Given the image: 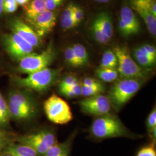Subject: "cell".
I'll return each instance as SVG.
<instances>
[{
    "instance_id": "obj_1",
    "label": "cell",
    "mask_w": 156,
    "mask_h": 156,
    "mask_svg": "<svg viewBox=\"0 0 156 156\" xmlns=\"http://www.w3.org/2000/svg\"><path fill=\"white\" fill-rule=\"evenodd\" d=\"M11 118L16 120H27L37 112V104L33 95L27 90H11L7 97Z\"/></svg>"
},
{
    "instance_id": "obj_2",
    "label": "cell",
    "mask_w": 156,
    "mask_h": 156,
    "mask_svg": "<svg viewBox=\"0 0 156 156\" xmlns=\"http://www.w3.org/2000/svg\"><path fill=\"white\" fill-rule=\"evenodd\" d=\"M91 132L100 139L123 137L129 135L122 122L116 116L107 114L99 116L92 123Z\"/></svg>"
},
{
    "instance_id": "obj_3",
    "label": "cell",
    "mask_w": 156,
    "mask_h": 156,
    "mask_svg": "<svg viewBox=\"0 0 156 156\" xmlns=\"http://www.w3.org/2000/svg\"><path fill=\"white\" fill-rule=\"evenodd\" d=\"M59 73V69L47 68L28 74L26 77H15L13 80L21 88L42 92L48 89L54 83Z\"/></svg>"
},
{
    "instance_id": "obj_4",
    "label": "cell",
    "mask_w": 156,
    "mask_h": 156,
    "mask_svg": "<svg viewBox=\"0 0 156 156\" xmlns=\"http://www.w3.org/2000/svg\"><path fill=\"white\" fill-rule=\"evenodd\" d=\"M144 83L143 80L122 78L112 86L109 99L116 109H119L131 100L140 90Z\"/></svg>"
},
{
    "instance_id": "obj_5",
    "label": "cell",
    "mask_w": 156,
    "mask_h": 156,
    "mask_svg": "<svg viewBox=\"0 0 156 156\" xmlns=\"http://www.w3.org/2000/svg\"><path fill=\"white\" fill-rule=\"evenodd\" d=\"M113 50L117 57V70L122 78L141 80L145 79L146 73L131 56L126 46L117 45Z\"/></svg>"
},
{
    "instance_id": "obj_6",
    "label": "cell",
    "mask_w": 156,
    "mask_h": 156,
    "mask_svg": "<svg viewBox=\"0 0 156 156\" xmlns=\"http://www.w3.org/2000/svg\"><path fill=\"white\" fill-rule=\"evenodd\" d=\"M56 51L50 45L39 54L31 53L19 60L18 71L30 74L48 68L56 58Z\"/></svg>"
},
{
    "instance_id": "obj_7",
    "label": "cell",
    "mask_w": 156,
    "mask_h": 156,
    "mask_svg": "<svg viewBox=\"0 0 156 156\" xmlns=\"http://www.w3.org/2000/svg\"><path fill=\"white\" fill-rule=\"evenodd\" d=\"M44 108L46 116L52 123L65 124L73 120L70 106L57 95H51L45 101Z\"/></svg>"
},
{
    "instance_id": "obj_8",
    "label": "cell",
    "mask_w": 156,
    "mask_h": 156,
    "mask_svg": "<svg viewBox=\"0 0 156 156\" xmlns=\"http://www.w3.org/2000/svg\"><path fill=\"white\" fill-rule=\"evenodd\" d=\"M17 140L20 144L32 148L38 155L44 156L45 153L56 144V138L51 131L42 130L33 134L22 136Z\"/></svg>"
},
{
    "instance_id": "obj_9",
    "label": "cell",
    "mask_w": 156,
    "mask_h": 156,
    "mask_svg": "<svg viewBox=\"0 0 156 156\" xmlns=\"http://www.w3.org/2000/svg\"><path fill=\"white\" fill-rule=\"evenodd\" d=\"M3 43L6 51L14 60L19 61L33 53V47L13 33L5 35Z\"/></svg>"
},
{
    "instance_id": "obj_10",
    "label": "cell",
    "mask_w": 156,
    "mask_h": 156,
    "mask_svg": "<svg viewBox=\"0 0 156 156\" xmlns=\"http://www.w3.org/2000/svg\"><path fill=\"white\" fill-rule=\"evenodd\" d=\"M80 106L84 112L98 116L109 114L111 109L109 98L101 94L86 97L80 102Z\"/></svg>"
},
{
    "instance_id": "obj_11",
    "label": "cell",
    "mask_w": 156,
    "mask_h": 156,
    "mask_svg": "<svg viewBox=\"0 0 156 156\" xmlns=\"http://www.w3.org/2000/svg\"><path fill=\"white\" fill-rule=\"evenodd\" d=\"M119 30L124 37L136 34L140 30V20L128 6H124L120 10Z\"/></svg>"
},
{
    "instance_id": "obj_12",
    "label": "cell",
    "mask_w": 156,
    "mask_h": 156,
    "mask_svg": "<svg viewBox=\"0 0 156 156\" xmlns=\"http://www.w3.org/2000/svg\"><path fill=\"white\" fill-rule=\"evenodd\" d=\"M56 13L46 10L28 22L32 24L34 30L41 38L53 30L56 25Z\"/></svg>"
},
{
    "instance_id": "obj_13",
    "label": "cell",
    "mask_w": 156,
    "mask_h": 156,
    "mask_svg": "<svg viewBox=\"0 0 156 156\" xmlns=\"http://www.w3.org/2000/svg\"><path fill=\"white\" fill-rule=\"evenodd\" d=\"M10 27L13 33L16 34L34 48H37L41 44L40 37L33 28L19 19H15L10 23Z\"/></svg>"
},
{
    "instance_id": "obj_14",
    "label": "cell",
    "mask_w": 156,
    "mask_h": 156,
    "mask_svg": "<svg viewBox=\"0 0 156 156\" xmlns=\"http://www.w3.org/2000/svg\"><path fill=\"white\" fill-rule=\"evenodd\" d=\"M131 9L134 10L145 23L147 28L151 35H156V17L151 13L145 6L143 5L136 0H129Z\"/></svg>"
},
{
    "instance_id": "obj_15",
    "label": "cell",
    "mask_w": 156,
    "mask_h": 156,
    "mask_svg": "<svg viewBox=\"0 0 156 156\" xmlns=\"http://www.w3.org/2000/svg\"><path fill=\"white\" fill-rule=\"evenodd\" d=\"M95 19L98 23L103 33L108 39L111 40L113 35V27L110 15L108 12H102L98 13Z\"/></svg>"
},
{
    "instance_id": "obj_16",
    "label": "cell",
    "mask_w": 156,
    "mask_h": 156,
    "mask_svg": "<svg viewBox=\"0 0 156 156\" xmlns=\"http://www.w3.org/2000/svg\"><path fill=\"white\" fill-rule=\"evenodd\" d=\"M45 0H33L25 7V14L28 21L46 11Z\"/></svg>"
},
{
    "instance_id": "obj_17",
    "label": "cell",
    "mask_w": 156,
    "mask_h": 156,
    "mask_svg": "<svg viewBox=\"0 0 156 156\" xmlns=\"http://www.w3.org/2000/svg\"><path fill=\"white\" fill-rule=\"evenodd\" d=\"M136 63L141 67L148 68L153 66L156 63V59L153 58L143 48L142 46L134 49L133 53Z\"/></svg>"
},
{
    "instance_id": "obj_18",
    "label": "cell",
    "mask_w": 156,
    "mask_h": 156,
    "mask_svg": "<svg viewBox=\"0 0 156 156\" xmlns=\"http://www.w3.org/2000/svg\"><path fill=\"white\" fill-rule=\"evenodd\" d=\"M5 152L13 156H38L32 148L23 144L9 145L6 147Z\"/></svg>"
},
{
    "instance_id": "obj_19",
    "label": "cell",
    "mask_w": 156,
    "mask_h": 156,
    "mask_svg": "<svg viewBox=\"0 0 156 156\" xmlns=\"http://www.w3.org/2000/svg\"><path fill=\"white\" fill-rule=\"evenodd\" d=\"M71 144L69 141L64 143H56L45 153L44 156H69Z\"/></svg>"
},
{
    "instance_id": "obj_20",
    "label": "cell",
    "mask_w": 156,
    "mask_h": 156,
    "mask_svg": "<svg viewBox=\"0 0 156 156\" xmlns=\"http://www.w3.org/2000/svg\"><path fill=\"white\" fill-rule=\"evenodd\" d=\"M73 4H69L62 13L60 23L62 28L64 30H70L76 27L73 18Z\"/></svg>"
},
{
    "instance_id": "obj_21",
    "label": "cell",
    "mask_w": 156,
    "mask_h": 156,
    "mask_svg": "<svg viewBox=\"0 0 156 156\" xmlns=\"http://www.w3.org/2000/svg\"><path fill=\"white\" fill-rule=\"evenodd\" d=\"M96 75L100 80L105 82H112L116 80L119 76L117 69L102 68L99 67L96 71Z\"/></svg>"
},
{
    "instance_id": "obj_22",
    "label": "cell",
    "mask_w": 156,
    "mask_h": 156,
    "mask_svg": "<svg viewBox=\"0 0 156 156\" xmlns=\"http://www.w3.org/2000/svg\"><path fill=\"white\" fill-rule=\"evenodd\" d=\"M100 67L102 68L117 69V57L113 50L108 49L104 53Z\"/></svg>"
},
{
    "instance_id": "obj_23",
    "label": "cell",
    "mask_w": 156,
    "mask_h": 156,
    "mask_svg": "<svg viewBox=\"0 0 156 156\" xmlns=\"http://www.w3.org/2000/svg\"><path fill=\"white\" fill-rule=\"evenodd\" d=\"M72 47L77 58L79 66L81 67L86 65L89 60V56L86 48L80 44H73Z\"/></svg>"
},
{
    "instance_id": "obj_24",
    "label": "cell",
    "mask_w": 156,
    "mask_h": 156,
    "mask_svg": "<svg viewBox=\"0 0 156 156\" xmlns=\"http://www.w3.org/2000/svg\"><path fill=\"white\" fill-rule=\"evenodd\" d=\"M11 119L7 101L0 91V126L8 124Z\"/></svg>"
},
{
    "instance_id": "obj_25",
    "label": "cell",
    "mask_w": 156,
    "mask_h": 156,
    "mask_svg": "<svg viewBox=\"0 0 156 156\" xmlns=\"http://www.w3.org/2000/svg\"><path fill=\"white\" fill-rule=\"evenodd\" d=\"M91 31L95 40L98 43L102 45H105L107 44L110 41V40L103 33L98 23L95 18L91 25Z\"/></svg>"
},
{
    "instance_id": "obj_26",
    "label": "cell",
    "mask_w": 156,
    "mask_h": 156,
    "mask_svg": "<svg viewBox=\"0 0 156 156\" xmlns=\"http://www.w3.org/2000/svg\"><path fill=\"white\" fill-rule=\"evenodd\" d=\"M81 85V95L86 97L101 94L105 90L104 85L101 86H86L82 84Z\"/></svg>"
},
{
    "instance_id": "obj_27",
    "label": "cell",
    "mask_w": 156,
    "mask_h": 156,
    "mask_svg": "<svg viewBox=\"0 0 156 156\" xmlns=\"http://www.w3.org/2000/svg\"><path fill=\"white\" fill-rule=\"evenodd\" d=\"M64 58L68 65L73 67H79L77 58L72 46H69L64 51Z\"/></svg>"
},
{
    "instance_id": "obj_28",
    "label": "cell",
    "mask_w": 156,
    "mask_h": 156,
    "mask_svg": "<svg viewBox=\"0 0 156 156\" xmlns=\"http://www.w3.org/2000/svg\"><path fill=\"white\" fill-rule=\"evenodd\" d=\"M73 13L74 22L75 26H77L83 19V10L80 6L73 4Z\"/></svg>"
},
{
    "instance_id": "obj_29",
    "label": "cell",
    "mask_w": 156,
    "mask_h": 156,
    "mask_svg": "<svg viewBox=\"0 0 156 156\" xmlns=\"http://www.w3.org/2000/svg\"><path fill=\"white\" fill-rule=\"evenodd\" d=\"M77 79L73 76H67L64 78L59 84V90L69 89L73 85L78 83Z\"/></svg>"
},
{
    "instance_id": "obj_30",
    "label": "cell",
    "mask_w": 156,
    "mask_h": 156,
    "mask_svg": "<svg viewBox=\"0 0 156 156\" xmlns=\"http://www.w3.org/2000/svg\"><path fill=\"white\" fill-rule=\"evenodd\" d=\"M18 4L15 0H4L3 4V11L7 13H12L16 11Z\"/></svg>"
},
{
    "instance_id": "obj_31",
    "label": "cell",
    "mask_w": 156,
    "mask_h": 156,
    "mask_svg": "<svg viewBox=\"0 0 156 156\" xmlns=\"http://www.w3.org/2000/svg\"><path fill=\"white\" fill-rule=\"evenodd\" d=\"M145 6L151 12V13L156 17V0H136Z\"/></svg>"
},
{
    "instance_id": "obj_32",
    "label": "cell",
    "mask_w": 156,
    "mask_h": 156,
    "mask_svg": "<svg viewBox=\"0 0 156 156\" xmlns=\"http://www.w3.org/2000/svg\"><path fill=\"white\" fill-rule=\"evenodd\" d=\"M147 127L149 133L154 128H156V110L155 108L151 111L148 116L147 119Z\"/></svg>"
},
{
    "instance_id": "obj_33",
    "label": "cell",
    "mask_w": 156,
    "mask_h": 156,
    "mask_svg": "<svg viewBox=\"0 0 156 156\" xmlns=\"http://www.w3.org/2000/svg\"><path fill=\"white\" fill-rule=\"evenodd\" d=\"M136 156H156V151L153 145L145 146L142 148Z\"/></svg>"
},
{
    "instance_id": "obj_34",
    "label": "cell",
    "mask_w": 156,
    "mask_h": 156,
    "mask_svg": "<svg viewBox=\"0 0 156 156\" xmlns=\"http://www.w3.org/2000/svg\"><path fill=\"white\" fill-rule=\"evenodd\" d=\"M64 0H45L46 9L53 11L60 6L62 5Z\"/></svg>"
},
{
    "instance_id": "obj_35",
    "label": "cell",
    "mask_w": 156,
    "mask_h": 156,
    "mask_svg": "<svg viewBox=\"0 0 156 156\" xmlns=\"http://www.w3.org/2000/svg\"><path fill=\"white\" fill-rule=\"evenodd\" d=\"M82 84L86 86H101L103 85L98 80L90 77L84 78L83 80Z\"/></svg>"
},
{
    "instance_id": "obj_36",
    "label": "cell",
    "mask_w": 156,
    "mask_h": 156,
    "mask_svg": "<svg viewBox=\"0 0 156 156\" xmlns=\"http://www.w3.org/2000/svg\"><path fill=\"white\" fill-rule=\"evenodd\" d=\"M142 47L149 56L156 60V49L154 46L150 44H145L142 45Z\"/></svg>"
},
{
    "instance_id": "obj_37",
    "label": "cell",
    "mask_w": 156,
    "mask_h": 156,
    "mask_svg": "<svg viewBox=\"0 0 156 156\" xmlns=\"http://www.w3.org/2000/svg\"><path fill=\"white\" fill-rule=\"evenodd\" d=\"M8 136L5 132L0 129V151H2L8 144Z\"/></svg>"
},
{
    "instance_id": "obj_38",
    "label": "cell",
    "mask_w": 156,
    "mask_h": 156,
    "mask_svg": "<svg viewBox=\"0 0 156 156\" xmlns=\"http://www.w3.org/2000/svg\"><path fill=\"white\" fill-rule=\"evenodd\" d=\"M81 87H82L81 84L79 83L78 82V83L73 85V86H71L69 89L73 91L75 97H77L81 95Z\"/></svg>"
},
{
    "instance_id": "obj_39",
    "label": "cell",
    "mask_w": 156,
    "mask_h": 156,
    "mask_svg": "<svg viewBox=\"0 0 156 156\" xmlns=\"http://www.w3.org/2000/svg\"><path fill=\"white\" fill-rule=\"evenodd\" d=\"M15 1L18 5H26L30 0H15Z\"/></svg>"
},
{
    "instance_id": "obj_40",
    "label": "cell",
    "mask_w": 156,
    "mask_h": 156,
    "mask_svg": "<svg viewBox=\"0 0 156 156\" xmlns=\"http://www.w3.org/2000/svg\"><path fill=\"white\" fill-rule=\"evenodd\" d=\"M4 0H0V15L3 12V4Z\"/></svg>"
},
{
    "instance_id": "obj_41",
    "label": "cell",
    "mask_w": 156,
    "mask_h": 156,
    "mask_svg": "<svg viewBox=\"0 0 156 156\" xmlns=\"http://www.w3.org/2000/svg\"><path fill=\"white\" fill-rule=\"evenodd\" d=\"M95 1L100 2V3H107L109 2L111 0H94Z\"/></svg>"
},
{
    "instance_id": "obj_42",
    "label": "cell",
    "mask_w": 156,
    "mask_h": 156,
    "mask_svg": "<svg viewBox=\"0 0 156 156\" xmlns=\"http://www.w3.org/2000/svg\"><path fill=\"white\" fill-rule=\"evenodd\" d=\"M2 156H13V155H12L11 154H9V153H6L5 154H4Z\"/></svg>"
}]
</instances>
